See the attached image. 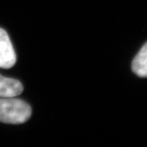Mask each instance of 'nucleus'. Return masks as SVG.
I'll list each match as a JSON object with an SVG mask.
<instances>
[{
	"mask_svg": "<svg viewBox=\"0 0 147 147\" xmlns=\"http://www.w3.org/2000/svg\"><path fill=\"white\" fill-rule=\"evenodd\" d=\"M133 72L140 78H147V42L141 48L131 63Z\"/></svg>",
	"mask_w": 147,
	"mask_h": 147,
	"instance_id": "nucleus-4",
	"label": "nucleus"
},
{
	"mask_svg": "<svg viewBox=\"0 0 147 147\" xmlns=\"http://www.w3.org/2000/svg\"><path fill=\"white\" fill-rule=\"evenodd\" d=\"M32 115V108L25 101L12 97L0 98V122L21 124Z\"/></svg>",
	"mask_w": 147,
	"mask_h": 147,
	"instance_id": "nucleus-1",
	"label": "nucleus"
},
{
	"mask_svg": "<svg viewBox=\"0 0 147 147\" xmlns=\"http://www.w3.org/2000/svg\"><path fill=\"white\" fill-rule=\"evenodd\" d=\"M23 91V86L19 80L0 75V98L16 97Z\"/></svg>",
	"mask_w": 147,
	"mask_h": 147,
	"instance_id": "nucleus-3",
	"label": "nucleus"
},
{
	"mask_svg": "<svg viewBox=\"0 0 147 147\" xmlns=\"http://www.w3.org/2000/svg\"><path fill=\"white\" fill-rule=\"evenodd\" d=\"M16 61V54L10 38L4 29L0 28V67L9 69Z\"/></svg>",
	"mask_w": 147,
	"mask_h": 147,
	"instance_id": "nucleus-2",
	"label": "nucleus"
}]
</instances>
